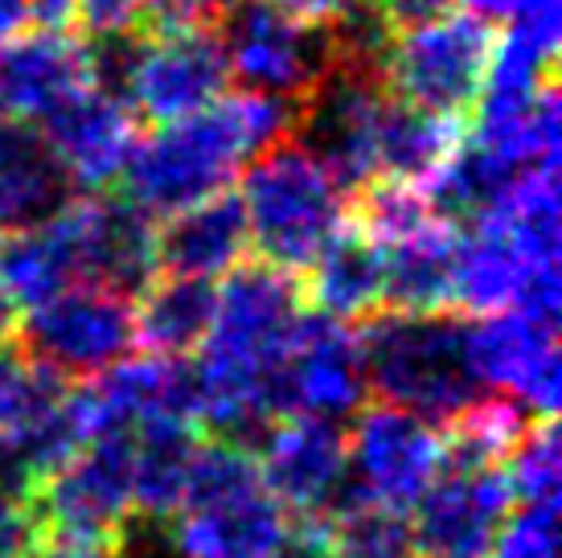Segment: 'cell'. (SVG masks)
Returning a JSON list of instances; mask_svg holds the SVG:
<instances>
[{"mask_svg": "<svg viewBox=\"0 0 562 558\" xmlns=\"http://www.w3.org/2000/svg\"><path fill=\"white\" fill-rule=\"evenodd\" d=\"M292 127L296 99L263 91L222 94L218 103L193 111L186 120L157 124V132L132 144V156L120 172V198L148 217L189 210L231 189L250 156L288 140Z\"/></svg>", "mask_w": 562, "mask_h": 558, "instance_id": "1", "label": "cell"}, {"mask_svg": "<svg viewBox=\"0 0 562 558\" xmlns=\"http://www.w3.org/2000/svg\"><path fill=\"white\" fill-rule=\"evenodd\" d=\"M358 349L378 403L427 423H448L484 390L469 357V325L456 312L378 309L361 321Z\"/></svg>", "mask_w": 562, "mask_h": 558, "instance_id": "2", "label": "cell"}, {"mask_svg": "<svg viewBox=\"0 0 562 558\" xmlns=\"http://www.w3.org/2000/svg\"><path fill=\"white\" fill-rule=\"evenodd\" d=\"M238 202L247 214L250 250L292 276L345 226V193L292 136L250 156Z\"/></svg>", "mask_w": 562, "mask_h": 558, "instance_id": "3", "label": "cell"}, {"mask_svg": "<svg viewBox=\"0 0 562 558\" xmlns=\"http://www.w3.org/2000/svg\"><path fill=\"white\" fill-rule=\"evenodd\" d=\"M288 513L267 493L255 451L202 439L169 534L172 558H259L280 538Z\"/></svg>", "mask_w": 562, "mask_h": 558, "instance_id": "4", "label": "cell"}, {"mask_svg": "<svg viewBox=\"0 0 562 558\" xmlns=\"http://www.w3.org/2000/svg\"><path fill=\"white\" fill-rule=\"evenodd\" d=\"M497 33L472 13H443L391 37L382 82L411 108L464 120L484 91Z\"/></svg>", "mask_w": 562, "mask_h": 558, "instance_id": "5", "label": "cell"}, {"mask_svg": "<svg viewBox=\"0 0 562 558\" xmlns=\"http://www.w3.org/2000/svg\"><path fill=\"white\" fill-rule=\"evenodd\" d=\"M16 349L70 382H91L124 361L136 345V300L108 288H66L33 309H21L13 328Z\"/></svg>", "mask_w": 562, "mask_h": 558, "instance_id": "6", "label": "cell"}, {"mask_svg": "<svg viewBox=\"0 0 562 558\" xmlns=\"http://www.w3.org/2000/svg\"><path fill=\"white\" fill-rule=\"evenodd\" d=\"M382 75L328 63L313 91L296 99V140L304 153L337 181L341 193H353L378 177V115L386 103Z\"/></svg>", "mask_w": 562, "mask_h": 558, "instance_id": "7", "label": "cell"}, {"mask_svg": "<svg viewBox=\"0 0 562 558\" xmlns=\"http://www.w3.org/2000/svg\"><path fill=\"white\" fill-rule=\"evenodd\" d=\"M42 529L115 546L132 526V432L91 435L33 489Z\"/></svg>", "mask_w": 562, "mask_h": 558, "instance_id": "8", "label": "cell"}, {"mask_svg": "<svg viewBox=\"0 0 562 558\" xmlns=\"http://www.w3.org/2000/svg\"><path fill=\"white\" fill-rule=\"evenodd\" d=\"M231 78L247 91L304 99L328 70L325 30L283 13L276 0H238L218 21Z\"/></svg>", "mask_w": 562, "mask_h": 558, "instance_id": "9", "label": "cell"}, {"mask_svg": "<svg viewBox=\"0 0 562 558\" xmlns=\"http://www.w3.org/2000/svg\"><path fill=\"white\" fill-rule=\"evenodd\" d=\"M345 456L353 481L382 510H415L423 489L439 472V432L436 423L411 415L391 403H361L353 411V432L345 435Z\"/></svg>", "mask_w": 562, "mask_h": 558, "instance_id": "10", "label": "cell"}, {"mask_svg": "<svg viewBox=\"0 0 562 558\" xmlns=\"http://www.w3.org/2000/svg\"><path fill=\"white\" fill-rule=\"evenodd\" d=\"M517 496L505 465L443 468L415 501L411 555L415 558H488Z\"/></svg>", "mask_w": 562, "mask_h": 558, "instance_id": "11", "label": "cell"}, {"mask_svg": "<svg viewBox=\"0 0 562 558\" xmlns=\"http://www.w3.org/2000/svg\"><path fill=\"white\" fill-rule=\"evenodd\" d=\"M226 87H231V63L218 25H186L144 37L127 82V108L148 124H172L218 103Z\"/></svg>", "mask_w": 562, "mask_h": 558, "instance_id": "12", "label": "cell"}, {"mask_svg": "<svg viewBox=\"0 0 562 558\" xmlns=\"http://www.w3.org/2000/svg\"><path fill=\"white\" fill-rule=\"evenodd\" d=\"M559 325L533 321L526 312H493L469 325V357L481 387L517 399L530 415L554 418L562 394L559 378Z\"/></svg>", "mask_w": 562, "mask_h": 558, "instance_id": "13", "label": "cell"}, {"mask_svg": "<svg viewBox=\"0 0 562 558\" xmlns=\"http://www.w3.org/2000/svg\"><path fill=\"white\" fill-rule=\"evenodd\" d=\"M66 217H70V234H75L82 283L136 300L160 276L157 226L127 198L91 193V198L66 205Z\"/></svg>", "mask_w": 562, "mask_h": 558, "instance_id": "14", "label": "cell"}, {"mask_svg": "<svg viewBox=\"0 0 562 558\" xmlns=\"http://www.w3.org/2000/svg\"><path fill=\"white\" fill-rule=\"evenodd\" d=\"M370 399L361 370L358 333L325 312L304 309L283 361V403L288 415L345 418Z\"/></svg>", "mask_w": 562, "mask_h": 558, "instance_id": "15", "label": "cell"}, {"mask_svg": "<svg viewBox=\"0 0 562 558\" xmlns=\"http://www.w3.org/2000/svg\"><path fill=\"white\" fill-rule=\"evenodd\" d=\"M259 477L267 493L292 513H321L349 472L345 432L333 418L316 415H283L267 427L259 444Z\"/></svg>", "mask_w": 562, "mask_h": 558, "instance_id": "16", "label": "cell"}, {"mask_svg": "<svg viewBox=\"0 0 562 558\" xmlns=\"http://www.w3.org/2000/svg\"><path fill=\"white\" fill-rule=\"evenodd\" d=\"M42 136L66 169L70 186L87 189V193L120 186L132 144L140 140L136 111L127 108L120 94H108L99 87H82L54 115H46Z\"/></svg>", "mask_w": 562, "mask_h": 558, "instance_id": "17", "label": "cell"}, {"mask_svg": "<svg viewBox=\"0 0 562 558\" xmlns=\"http://www.w3.org/2000/svg\"><path fill=\"white\" fill-rule=\"evenodd\" d=\"M87 82L82 37L66 30H21L0 42V115L16 124H42Z\"/></svg>", "mask_w": 562, "mask_h": 558, "instance_id": "18", "label": "cell"}, {"mask_svg": "<svg viewBox=\"0 0 562 558\" xmlns=\"http://www.w3.org/2000/svg\"><path fill=\"white\" fill-rule=\"evenodd\" d=\"M250 255L247 214L238 193L222 189L205 202L169 214L157 231V264L160 276H193L218 279Z\"/></svg>", "mask_w": 562, "mask_h": 558, "instance_id": "19", "label": "cell"}, {"mask_svg": "<svg viewBox=\"0 0 562 558\" xmlns=\"http://www.w3.org/2000/svg\"><path fill=\"white\" fill-rule=\"evenodd\" d=\"M382 292H386V250L353 231L349 222L321 247L300 279L304 304L333 321H366L370 312L382 309Z\"/></svg>", "mask_w": 562, "mask_h": 558, "instance_id": "20", "label": "cell"}, {"mask_svg": "<svg viewBox=\"0 0 562 558\" xmlns=\"http://www.w3.org/2000/svg\"><path fill=\"white\" fill-rule=\"evenodd\" d=\"M70 205V177L33 124L0 127V231H25Z\"/></svg>", "mask_w": 562, "mask_h": 558, "instance_id": "21", "label": "cell"}, {"mask_svg": "<svg viewBox=\"0 0 562 558\" xmlns=\"http://www.w3.org/2000/svg\"><path fill=\"white\" fill-rule=\"evenodd\" d=\"M202 439L205 435L181 418H144L132 432V513L144 522L177 517Z\"/></svg>", "mask_w": 562, "mask_h": 558, "instance_id": "22", "label": "cell"}, {"mask_svg": "<svg viewBox=\"0 0 562 558\" xmlns=\"http://www.w3.org/2000/svg\"><path fill=\"white\" fill-rule=\"evenodd\" d=\"M79 283V255L66 210H58L49 222L9 231V238H0V288L16 309H33Z\"/></svg>", "mask_w": 562, "mask_h": 558, "instance_id": "23", "label": "cell"}, {"mask_svg": "<svg viewBox=\"0 0 562 558\" xmlns=\"http://www.w3.org/2000/svg\"><path fill=\"white\" fill-rule=\"evenodd\" d=\"M456 247L452 222H431L386 250L382 309L394 312H456Z\"/></svg>", "mask_w": 562, "mask_h": 558, "instance_id": "24", "label": "cell"}, {"mask_svg": "<svg viewBox=\"0 0 562 558\" xmlns=\"http://www.w3.org/2000/svg\"><path fill=\"white\" fill-rule=\"evenodd\" d=\"M218 288L214 279L157 276L136 295V342L148 354L189 357L198 354L214 325Z\"/></svg>", "mask_w": 562, "mask_h": 558, "instance_id": "25", "label": "cell"}, {"mask_svg": "<svg viewBox=\"0 0 562 558\" xmlns=\"http://www.w3.org/2000/svg\"><path fill=\"white\" fill-rule=\"evenodd\" d=\"M460 140H464V120L411 108L403 99L386 94L382 115H378V177L423 186L456 153Z\"/></svg>", "mask_w": 562, "mask_h": 558, "instance_id": "26", "label": "cell"}, {"mask_svg": "<svg viewBox=\"0 0 562 558\" xmlns=\"http://www.w3.org/2000/svg\"><path fill=\"white\" fill-rule=\"evenodd\" d=\"M530 267L538 264H530L497 226L469 222V231L460 234V247H456V309L472 316L509 312Z\"/></svg>", "mask_w": 562, "mask_h": 558, "instance_id": "27", "label": "cell"}, {"mask_svg": "<svg viewBox=\"0 0 562 558\" xmlns=\"http://www.w3.org/2000/svg\"><path fill=\"white\" fill-rule=\"evenodd\" d=\"M530 411L505 394H481L460 415L448 418L439 435V465L443 468H493L505 465L521 435L530 432Z\"/></svg>", "mask_w": 562, "mask_h": 558, "instance_id": "28", "label": "cell"}, {"mask_svg": "<svg viewBox=\"0 0 562 558\" xmlns=\"http://www.w3.org/2000/svg\"><path fill=\"white\" fill-rule=\"evenodd\" d=\"M345 222L366 234V238H374L378 247H394V243L411 238L423 226L439 222V214L431 210L423 186L394 181V177H374V181H366V186L345 198Z\"/></svg>", "mask_w": 562, "mask_h": 558, "instance_id": "29", "label": "cell"}, {"mask_svg": "<svg viewBox=\"0 0 562 558\" xmlns=\"http://www.w3.org/2000/svg\"><path fill=\"white\" fill-rule=\"evenodd\" d=\"M66 390H70V378L25 357L16 342H0V435L46 415L49 406L63 403Z\"/></svg>", "mask_w": 562, "mask_h": 558, "instance_id": "30", "label": "cell"}, {"mask_svg": "<svg viewBox=\"0 0 562 558\" xmlns=\"http://www.w3.org/2000/svg\"><path fill=\"white\" fill-rule=\"evenodd\" d=\"M509 484L521 505H559L562 489V448L559 423L554 418H533L530 432L509 456Z\"/></svg>", "mask_w": 562, "mask_h": 558, "instance_id": "31", "label": "cell"}, {"mask_svg": "<svg viewBox=\"0 0 562 558\" xmlns=\"http://www.w3.org/2000/svg\"><path fill=\"white\" fill-rule=\"evenodd\" d=\"M148 16V0H75V25L87 37L140 33Z\"/></svg>", "mask_w": 562, "mask_h": 558, "instance_id": "32", "label": "cell"}, {"mask_svg": "<svg viewBox=\"0 0 562 558\" xmlns=\"http://www.w3.org/2000/svg\"><path fill=\"white\" fill-rule=\"evenodd\" d=\"M42 534L33 496L0 484V558H30L33 543Z\"/></svg>", "mask_w": 562, "mask_h": 558, "instance_id": "33", "label": "cell"}, {"mask_svg": "<svg viewBox=\"0 0 562 558\" xmlns=\"http://www.w3.org/2000/svg\"><path fill=\"white\" fill-rule=\"evenodd\" d=\"M259 558H337L333 529H328L325 517L296 513V522H283L280 538L267 546Z\"/></svg>", "mask_w": 562, "mask_h": 558, "instance_id": "34", "label": "cell"}, {"mask_svg": "<svg viewBox=\"0 0 562 558\" xmlns=\"http://www.w3.org/2000/svg\"><path fill=\"white\" fill-rule=\"evenodd\" d=\"M276 4L283 13L296 16V21H304V25H313V30H333L337 21L370 9L374 0H276Z\"/></svg>", "mask_w": 562, "mask_h": 558, "instance_id": "35", "label": "cell"}, {"mask_svg": "<svg viewBox=\"0 0 562 558\" xmlns=\"http://www.w3.org/2000/svg\"><path fill=\"white\" fill-rule=\"evenodd\" d=\"M374 4H378V13H382V21H386L394 33L427 25V21H436V16L456 9V0H374Z\"/></svg>", "mask_w": 562, "mask_h": 558, "instance_id": "36", "label": "cell"}, {"mask_svg": "<svg viewBox=\"0 0 562 558\" xmlns=\"http://www.w3.org/2000/svg\"><path fill=\"white\" fill-rule=\"evenodd\" d=\"M30 558H115V546L91 543V538H75V534L42 529L30 550Z\"/></svg>", "mask_w": 562, "mask_h": 558, "instance_id": "37", "label": "cell"}, {"mask_svg": "<svg viewBox=\"0 0 562 558\" xmlns=\"http://www.w3.org/2000/svg\"><path fill=\"white\" fill-rule=\"evenodd\" d=\"M30 21H37L42 30H66L75 25V0H25Z\"/></svg>", "mask_w": 562, "mask_h": 558, "instance_id": "38", "label": "cell"}, {"mask_svg": "<svg viewBox=\"0 0 562 558\" xmlns=\"http://www.w3.org/2000/svg\"><path fill=\"white\" fill-rule=\"evenodd\" d=\"M30 25V9L25 0H0V42H9L13 33H21Z\"/></svg>", "mask_w": 562, "mask_h": 558, "instance_id": "39", "label": "cell"}, {"mask_svg": "<svg viewBox=\"0 0 562 558\" xmlns=\"http://www.w3.org/2000/svg\"><path fill=\"white\" fill-rule=\"evenodd\" d=\"M460 4H464V13L481 16V21H505L517 0H460Z\"/></svg>", "mask_w": 562, "mask_h": 558, "instance_id": "40", "label": "cell"}]
</instances>
